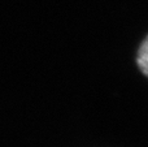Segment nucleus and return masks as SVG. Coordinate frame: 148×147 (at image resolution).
<instances>
[{"label": "nucleus", "mask_w": 148, "mask_h": 147, "mask_svg": "<svg viewBox=\"0 0 148 147\" xmlns=\"http://www.w3.org/2000/svg\"><path fill=\"white\" fill-rule=\"evenodd\" d=\"M135 61H136L139 70L146 77H148V35L143 39V42L140 43L138 51H136Z\"/></svg>", "instance_id": "nucleus-1"}]
</instances>
